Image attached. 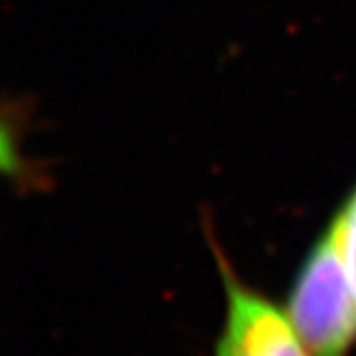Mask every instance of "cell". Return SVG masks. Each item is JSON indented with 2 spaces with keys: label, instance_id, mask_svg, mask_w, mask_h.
Listing matches in <instances>:
<instances>
[{
  "label": "cell",
  "instance_id": "6da1fadb",
  "mask_svg": "<svg viewBox=\"0 0 356 356\" xmlns=\"http://www.w3.org/2000/svg\"><path fill=\"white\" fill-rule=\"evenodd\" d=\"M285 309L311 356H348L356 346V285L331 226L303 259Z\"/></svg>",
  "mask_w": 356,
  "mask_h": 356
},
{
  "label": "cell",
  "instance_id": "7a4b0ae2",
  "mask_svg": "<svg viewBox=\"0 0 356 356\" xmlns=\"http://www.w3.org/2000/svg\"><path fill=\"white\" fill-rule=\"evenodd\" d=\"M214 252L226 293L214 356H311L285 305H277L248 285L232 269L220 248L214 245Z\"/></svg>",
  "mask_w": 356,
  "mask_h": 356
},
{
  "label": "cell",
  "instance_id": "3957f363",
  "mask_svg": "<svg viewBox=\"0 0 356 356\" xmlns=\"http://www.w3.org/2000/svg\"><path fill=\"white\" fill-rule=\"evenodd\" d=\"M329 226L337 236L344 264L348 267V273L356 285V188Z\"/></svg>",
  "mask_w": 356,
  "mask_h": 356
}]
</instances>
